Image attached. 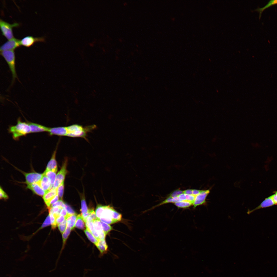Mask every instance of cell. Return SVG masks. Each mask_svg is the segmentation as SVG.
Masks as SVG:
<instances>
[{
  "mask_svg": "<svg viewBox=\"0 0 277 277\" xmlns=\"http://www.w3.org/2000/svg\"><path fill=\"white\" fill-rule=\"evenodd\" d=\"M100 271H113L119 273L134 272L133 253H120L98 255L95 264Z\"/></svg>",
  "mask_w": 277,
  "mask_h": 277,
  "instance_id": "7",
  "label": "cell"
},
{
  "mask_svg": "<svg viewBox=\"0 0 277 277\" xmlns=\"http://www.w3.org/2000/svg\"><path fill=\"white\" fill-rule=\"evenodd\" d=\"M18 266L23 268L26 277H38L62 266L60 254L54 244L43 242L40 235L34 241L33 248L20 252L16 258Z\"/></svg>",
  "mask_w": 277,
  "mask_h": 277,
  "instance_id": "2",
  "label": "cell"
},
{
  "mask_svg": "<svg viewBox=\"0 0 277 277\" xmlns=\"http://www.w3.org/2000/svg\"><path fill=\"white\" fill-rule=\"evenodd\" d=\"M38 50L37 46L33 45L20 48L1 37L0 55L4 70L16 80L26 76L28 74L25 66V56L36 53Z\"/></svg>",
  "mask_w": 277,
  "mask_h": 277,
  "instance_id": "4",
  "label": "cell"
},
{
  "mask_svg": "<svg viewBox=\"0 0 277 277\" xmlns=\"http://www.w3.org/2000/svg\"><path fill=\"white\" fill-rule=\"evenodd\" d=\"M53 244L60 254L62 266L95 264L98 256L76 247L57 243Z\"/></svg>",
  "mask_w": 277,
  "mask_h": 277,
  "instance_id": "8",
  "label": "cell"
},
{
  "mask_svg": "<svg viewBox=\"0 0 277 277\" xmlns=\"http://www.w3.org/2000/svg\"><path fill=\"white\" fill-rule=\"evenodd\" d=\"M133 254L135 261L133 273L174 277L175 267L191 258L193 251L186 249L167 253L163 250L150 248Z\"/></svg>",
  "mask_w": 277,
  "mask_h": 277,
  "instance_id": "1",
  "label": "cell"
},
{
  "mask_svg": "<svg viewBox=\"0 0 277 277\" xmlns=\"http://www.w3.org/2000/svg\"><path fill=\"white\" fill-rule=\"evenodd\" d=\"M2 110L14 125L24 149L21 172L28 167L32 157L36 159L31 134V114L28 100H12L1 103Z\"/></svg>",
  "mask_w": 277,
  "mask_h": 277,
  "instance_id": "3",
  "label": "cell"
},
{
  "mask_svg": "<svg viewBox=\"0 0 277 277\" xmlns=\"http://www.w3.org/2000/svg\"><path fill=\"white\" fill-rule=\"evenodd\" d=\"M42 91L40 80L28 75L3 90L0 94V100L1 103L12 100H27Z\"/></svg>",
  "mask_w": 277,
  "mask_h": 277,
  "instance_id": "6",
  "label": "cell"
},
{
  "mask_svg": "<svg viewBox=\"0 0 277 277\" xmlns=\"http://www.w3.org/2000/svg\"><path fill=\"white\" fill-rule=\"evenodd\" d=\"M90 77L88 74H68L64 72L56 71L51 73L40 80L42 91L52 94H58L73 84H88Z\"/></svg>",
  "mask_w": 277,
  "mask_h": 277,
  "instance_id": "5",
  "label": "cell"
}]
</instances>
